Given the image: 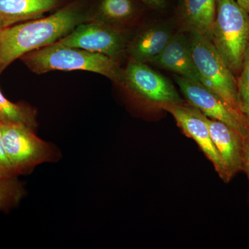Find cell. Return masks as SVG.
I'll return each mask as SVG.
<instances>
[{"mask_svg": "<svg viewBox=\"0 0 249 249\" xmlns=\"http://www.w3.org/2000/svg\"><path fill=\"white\" fill-rule=\"evenodd\" d=\"M83 19L76 8L70 5L48 17L4 28L0 34V73L16 59L58 42Z\"/></svg>", "mask_w": 249, "mask_h": 249, "instance_id": "6da1fadb", "label": "cell"}, {"mask_svg": "<svg viewBox=\"0 0 249 249\" xmlns=\"http://www.w3.org/2000/svg\"><path fill=\"white\" fill-rule=\"evenodd\" d=\"M20 58L37 74L52 71L82 70L99 73L119 83L122 73L116 59L84 49L67 47L58 42L29 52Z\"/></svg>", "mask_w": 249, "mask_h": 249, "instance_id": "7a4b0ae2", "label": "cell"}, {"mask_svg": "<svg viewBox=\"0 0 249 249\" xmlns=\"http://www.w3.org/2000/svg\"><path fill=\"white\" fill-rule=\"evenodd\" d=\"M211 42L236 77L249 45V14L236 0H216Z\"/></svg>", "mask_w": 249, "mask_h": 249, "instance_id": "3957f363", "label": "cell"}, {"mask_svg": "<svg viewBox=\"0 0 249 249\" xmlns=\"http://www.w3.org/2000/svg\"><path fill=\"white\" fill-rule=\"evenodd\" d=\"M193 60L201 83L215 93L237 112H241L237 97V77L233 74L211 40L197 34H189Z\"/></svg>", "mask_w": 249, "mask_h": 249, "instance_id": "277c9868", "label": "cell"}, {"mask_svg": "<svg viewBox=\"0 0 249 249\" xmlns=\"http://www.w3.org/2000/svg\"><path fill=\"white\" fill-rule=\"evenodd\" d=\"M1 127L5 151L18 176L58 158L54 145L37 137L34 129L14 123H1Z\"/></svg>", "mask_w": 249, "mask_h": 249, "instance_id": "5b68a950", "label": "cell"}, {"mask_svg": "<svg viewBox=\"0 0 249 249\" xmlns=\"http://www.w3.org/2000/svg\"><path fill=\"white\" fill-rule=\"evenodd\" d=\"M119 83L134 100L147 107L160 109L164 105L185 102L169 80L143 62L131 60Z\"/></svg>", "mask_w": 249, "mask_h": 249, "instance_id": "8992f818", "label": "cell"}, {"mask_svg": "<svg viewBox=\"0 0 249 249\" xmlns=\"http://www.w3.org/2000/svg\"><path fill=\"white\" fill-rule=\"evenodd\" d=\"M175 79L187 102L205 116L224 123L243 137L249 133V122L245 116L232 109L213 91L199 82L185 77L175 75Z\"/></svg>", "mask_w": 249, "mask_h": 249, "instance_id": "52a82bcc", "label": "cell"}, {"mask_svg": "<svg viewBox=\"0 0 249 249\" xmlns=\"http://www.w3.org/2000/svg\"><path fill=\"white\" fill-rule=\"evenodd\" d=\"M160 109L168 111L173 116L183 134L196 142L203 153L213 163L219 178L224 182L229 183L225 167L211 137L207 116L186 101L164 105Z\"/></svg>", "mask_w": 249, "mask_h": 249, "instance_id": "ba28073f", "label": "cell"}, {"mask_svg": "<svg viewBox=\"0 0 249 249\" xmlns=\"http://www.w3.org/2000/svg\"><path fill=\"white\" fill-rule=\"evenodd\" d=\"M58 42L67 47L103 54L114 59L122 53L124 46V36L119 31L98 20L78 24Z\"/></svg>", "mask_w": 249, "mask_h": 249, "instance_id": "9c48e42d", "label": "cell"}, {"mask_svg": "<svg viewBox=\"0 0 249 249\" xmlns=\"http://www.w3.org/2000/svg\"><path fill=\"white\" fill-rule=\"evenodd\" d=\"M150 63L201 83L200 75L192 55L189 38L181 31L173 34L163 50Z\"/></svg>", "mask_w": 249, "mask_h": 249, "instance_id": "30bf717a", "label": "cell"}, {"mask_svg": "<svg viewBox=\"0 0 249 249\" xmlns=\"http://www.w3.org/2000/svg\"><path fill=\"white\" fill-rule=\"evenodd\" d=\"M211 137L225 167L229 181L242 171L243 138L231 127L208 118Z\"/></svg>", "mask_w": 249, "mask_h": 249, "instance_id": "8fae6325", "label": "cell"}, {"mask_svg": "<svg viewBox=\"0 0 249 249\" xmlns=\"http://www.w3.org/2000/svg\"><path fill=\"white\" fill-rule=\"evenodd\" d=\"M216 14V0H180L179 31L197 34L211 41Z\"/></svg>", "mask_w": 249, "mask_h": 249, "instance_id": "7c38bea8", "label": "cell"}, {"mask_svg": "<svg viewBox=\"0 0 249 249\" xmlns=\"http://www.w3.org/2000/svg\"><path fill=\"white\" fill-rule=\"evenodd\" d=\"M60 3V0H0V21L4 29L37 19Z\"/></svg>", "mask_w": 249, "mask_h": 249, "instance_id": "4fadbf2b", "label": "cell"}, {"mask_svg": "<svg viewBox=\"0 0 249 249\" xmlns=\"http://www.w3.org/2000/svg\"><path fill=\"white\" fill-rule=\"evenodd\" d=\"M173 34V29L164 24H156L142 31L129 45L131 60L150 63L163 50Z\"/></svg>", "mask_w": 249, "mask_h": 249, "instance_id": "5bb4252c", "label": "cell"}, {"mask_svg": "<svg viewBox=\"0 0 249 249\" xmlns=\"http://www.w3.org/2000/svg\"><path fill=\"white\" fill-rule=\"evenodd\" d=\"M136 6L132 0H101L98 9V21L110 24L127 22L133 17Z\"/></svg>", "mask_w": 249, "mask_h": 249, "instance_id": "9a60e30c", "label": "cell"}, {"mask_svg": "<svg viewBox=\"0 0 249 249\" xmlns=\"http://www.w3.org/2000/svg\"><path fill=\"white\" fill-rule=\"evenodd\" d=\"M0 123H14L35 129L37 126L36 113L32 108L21 103H14L5 97L0 90Z\"/></svg>", "mask_w": 249, "mask_h": 249, "instance_id": "2e32d148", "label": "cell"}, {"mask_svg": "<svg viewBox=\"0 0 249 249\" xmlns=\"http://www.w3.org/2000/svg\"><path fill=\"white\" fill-rule=\"evenodd\" d=\"M25 196V188L18 176H0V211L9 213Z\"/></svg>", "mask_w": 249, "mask_h": 249, "instance_id": "e0dca14e", "label": "cell"}, {"mask_svg": "<svg viewBox=\"0 0 249 249\" xmlns=\"http://www.w3.org/2000/svg\"><path fill=\"white\" fill-rule=\"evenodd\" d=\"M237 85L239 107L249 122V45L244 58L242 70L237 76Z\"/></svg>", "mask_w": 249, "mask_h": 249, "instance_id": "ac0fdd59", "label": "cell"}, {"mask_svg": "<svg viewBox=\"0 0 249 249\" xmlns=\"http://www.w3.org/2000/svg\"><path fill=\"white\" fill-rule=\"evenodd\" d=\"M0 176H18L10 163L3 142L2 132L0 123Z\"/></svg>", "mask_w": 249, "mask_h": 249, "instance_id": "d6986e66", "label": "cell"}, {"mask_svg": "<svg viewBox=\"0 0 249 249\" xmlns=\"http://www.w3.org/2000/svg\"><path fill=\"white\" fill-rule=\"evenodd\" d=\"M243 146L242 171L245 172L246 175H247V178H248L249 186V132L243 138Z\"/></svg>", "mask_w": 249, "mask_h": 249, "instance_id": "ffe728a7", "label": "cell"}, {"mask_svg": "<svg viewBox=\"0 0 249 249\" xmlns=\"http://www.w3.org/2000/svg\"><path fill=\"white\" fill-rule=\"evenodd\" d=\"M148 7L155 10L164 9L167 6L166 0H140Z\"/></svg>", "mask_w": 249, "mask_h": 249, "instance_id": "44dd1931", "label": "cell"}, {"mask_svg": "<svg viewBox=\"0 0 249 249\" xmlns=\"http://www.w3.org/2000/svg\"><path fill=\"white\" fill-rule=\"evenodd\" d=\"M236 1L249 14V0H236Z\"/></svg>", "mask_w": 249, "mask_h": 249, "instance_id": "7402d4cb", "label": "cell"}, {"mask_svg": "<svg viewBox=\"0 0 249 249\" xmlns=\"http://www.w3.org/2000/svg\"><path fill=\"white\" fill-rule=\"evenodd\" d=\"M4 29L3 28L2 24H1V21H0V34H1V31H2V29Z\"/></svg>", "mask_w": 249, "mask_h": 249, "instance_id": "603a6c76", "label": "cell"}]
</instances>
